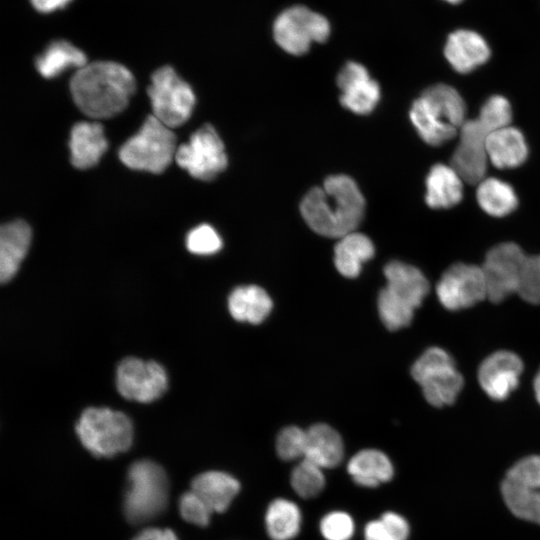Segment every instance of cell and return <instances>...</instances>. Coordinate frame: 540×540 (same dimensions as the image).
Segmentation results:
<instances>
[{
	"mask_svg": "<svg viewBox=\"0 0 540 540\" xmlns=\"http://www.w3.org/2000/svg\"><path fill=\"white\" fill-rule=\"evenodd\" d=\"M320 532L326 540H350L354 534L353 519L343 511L330 512L321 519Z\"/></svg>",
	"mask_w": 540,
	"mask_h": 540,
	"instance_id": "cell-39",
	"label": "cell"
},
{
	"mask_svg": "<svg viewBox=\"0 0 540 540\" xmlns=\"http://www.w3.org/2000/svg\"><path fill=\"white\" fill-rule=\"evenodd\" d=\"M168 497V478L160 465L143 459L129 467L123 509L131 524H142L159 516L167 507Z\"/></svg>",
	"mask_w": 540,
	"mask_h": 540,
	"instance_id": "cell-5",
	"label": "cell"
},
{
	"mask_svg": "<svg viewBox=\"0 0 540 540\" xmlns=\"http://www.w3.org/2000/svg\"><path fill=\"white\" fill-rule=\"evenodd\" d=\"M491 131L510 125L512 110L509 101L501 95H493L482 105L477 117Z\"/></svg>",
	"mask_w": 540,
	"mask_h": 540,
	"instance_id": "cell-35",
	"label": "cell"
},
{
	"mask_svg": "<svg viewBox=\"0 0 540 540\" xmlns=\"http://www.w3.org/2000/svg\"><path fill=\"white\" fill-rule=\"evenodd\" d=\"M476 198L481 209L494 217L506 216L518 205L513 187L498 178L483 179L478 185Z\"/></svg>",
	"mask_w": 540,
	"mask_h": 540,
	"instance_id": "cell-30",
	"label": "cell"
},
{
	"mask_svg": "<svg viewBox=\"0 0 540 540\" xmlns=\"http://www.w3.org/2000/svg\"><path fill=\"white\" fill-rule=\"evenodd\" d=\"M526 255L515 243L505 242L491 248L481 266L487 298L499 303L516 293Z\"/></svg>",
	"mask_w": 540,
	"mask_h": 540,
	"instance_id": "cell-12",
	"label": "cell"
},
{
	"mask_svg": "<svg viewBox=\"0 0 540 540\" xmlns=\"http://www.w3.org/2000/svg\"><path fill=\"white\" fill-rule=\"evenodd\" d=\"M32 6L39 12L50 13L66 7L72 0H30Z\"/></svg>",
	"mask_w": 540,
	"mask_h": 540,
	"instance_id": "cell-42",
	"label": "cell"
},
{
	"mask_svg": "<svg viewBox=\"0 0 540 540\" xmlns=\"http://www.w3.org/2000/svg\"><path fill=\"white\" fill-rule=\"evenodd\" d=\"M442 56L451 70L466 75L489 63L493 50L480 31L471 27H457L447 34Z\"/></svg>",
	"mask_w": 540,
	"mask_h": 540,
	"instance_id": "cell-15",
	"label": "cell"
},
{
	"mask_svg": "<svg viewBox=\"0 0 540 540\" xmlns=\"http://www.w3.org/2000/svg\"><path fill=\"white\" fill-rule=\"evenodd\" d=\"M491 131L478 119L466 120L459 130V142L451 166L469 184L480 183L487 170L486 140Z\"/></svg>",
	"mask_w": 540,
	"mask_h": 540,
	"instance_id": "cell-16",
	"label": "cell"
},
{
	"mask_svg": "<svg viewBox=\"0 0 540 540\" xmlns=\"http://www.w3.org/2000/svg\"><path fill=\"white\" fill-rule=\"evenodd\" d=\"M504 480L521 487L540 490V456L521 459L508 470Z\"/></svg>",
	"mask_w": 540,
	"mask_h": 540,
	"instance_id": "cell-37",
	"label": "cell"
},
{
	"mask_svg": "<svg viewBox=\"0 0 540 540\" xmlns=\"http://www.w3.org/2000/svg\"><path fill=\"white\" fill-rule=\"evenodd\" d=\"M86 64L85 53L66 40L51 42L35 59L37 71L48 79L70 68L80 69Z\"/></svg>",
	"mask_w": 540,
	"mask_h": 540,
	"instance_id": "cell-28",
	"label": "cell"
},
{
	"mask_svg": "<svg viewBox=\"0 0 540 540\" xmlns=\"http://www.w3.org/2000/svg\"><path fill=\"white\" fill-rule=\"evenodd\" d=\"M239 481L223 471H207L197 475L191 482L193 490L212 510L226 511L240 491Z\"/></svg>",
	"mask_w": 540,
	"mask_h": 540,
	"instance_id": "cell-23",
	"label": "cell"
},
{
	"mask_svg": "<svg viewBox=\"0 0 540 540\" xmlns=\"http://www.w3.org/2000/svg\"><path fill=\"white\" fill-rule=\"evenodd\" d=\"M344 456V444L340 434L331 426L318 423L306 430L305 459L319 467L334 468Z\"/></svg>",
	"mask_w": 540,
	"mask_h": 540,
	"instance_id": "cell-24",
	"label": "cell"
},
{
	"mask_svg": "<svg viewBox=\"0 0 540 540\" xmlns=\"http://www.w3.org/2000/svg\"><path fill=\"white\" fill-rule=\"evenodd\" d=\"M176 136L172 129L149 115L139 131L119 150V158L133 170L160 174L175 159Z\"/></svg>",
	"mask_w": 540,
	"mask_h": 540,
	"instance_id": "cell-7",
	"label": "cell"
},
{
	"mask_svg": "<svg viewBox=\"0 0 540 540\" xmlns=\"http://www.w3.org/2000/svg\"><path fill=\"white\" fill-rule=\"evenodd\" d=\"M306 450V430L296 426L285 427L276 439V452L284 461L304 458Z\"/></svg>",
	"mask_w": 540,
	"mask_h": 540,
	"instance_id": "cell-36",
	"label": "cell"
},
{
	"mask_svg": "<svg viewBox=\"0 0 540 540\" xmlns=\"http://www.w3.org/2000/svg\"><path fill=\"white\" fill-rule=\"evenodd\" d=\"M175 160L192 177L203 181L213 180L228 164L224 144L210 124L197 129L177 148Z\"/></svg>",
	"mask_w": 540,
	"mask_h": 540,
	"instance_id": "cell-11",
	"label": "cell"
},
{
	"mask_svg": "<svg viewBox=\"0 0 540 540\" xmlns=\"http://www.w3.org/2000/svg\"><path fill=\"white\" fill-rule=\"evenodd\" d=\"M439 1L450 6H459L463 4L466 0H439Z\"/></svg>",
	"mask_w": 540,
	"mask_h": 540,
	"instance_id": "cell-44",
	"label": "cell"
},
{
	"mask_svg": "<svg viewBox=\"0 0 540 540\" xmlns=\"http://www.w3.org/2000/svg\"><path fill=\"white\" fill-rule=\"evenodd\" d=\"M488 159L497 168L509 169L523 164L528 146L522 132L510 125L489 134L486 140Z\"/></svg>",
	"mask_w": 540,
	"mask_h": 540,
	"instance_id": "cell-21",
	"label": "cell"
},
{
	"mask_svg": "<svg viewBox=\"0 0 540 540\" xmlns=\"http://www.w3.org/2000/svg\"><path fill=\"white\" fill-rule=\"evenodd\" d=\"M70 160L78 169H88L98 164L108 149L103 126L98 122L76 123L70 133Z\"/></svg>",
	"mask_w": 540,
	"mask_h": 540,
	"instance_id": "cell-19",
	"label": "cell"
},
{
	"mask_svg": "<svg viewBox=\"0 0 540 540\" xmlns=\"http://www.w3.org/2000/svg\"><path fill=\"white\" fill-rule=\"evenodd\" d=\"M411 374L428 403L436 407L454 403L463 387L453 359L439 347L427 349L413 364Z\"/></svg>",
	"mask_w": 540,
	"mask_h": 540,
	"instance_id": "cell-8",
	"label": "cell"
},
{
	"mask_svg": "<svg viewBox=\"0 0 540 540\" xmlns=\"http://www.w3.org/2000/svg\"><path fill=\"white\" fill-rule=\"evenodd\" d=\"M408 522L394 512L384 513L380 519L370 521L364 528V540H407Z\"/></svg>",
	"mask_w": 540,
	"mask_h": 540,
	"instance_id": "cell-33",
	"label": "cell"
},
{
	"mask_svg": "<svg viewBox=\"0 0 540 540\" xmlns=\"http://www.w3.org/2000/svg\"><path fill=\"white\" fill-rule=\"evenodd\" d=\"M186 246L191 253L210 255L221 249L222 239L212 226L201 224L188 233Z\"/></svg>",
	"mask_w": 540,
	"mask_h": 540,
	"instance_id": "cell-38",
	"label": "cell"
},
{
	"mask_svg": "<svg viewBox=\"0 0 540 540\" xmlns=\"http://www.w3.org/2000/svg\"><path fill=\"white\" fill-rule=\"evenodd\" d=\"M374 252V245L368 236L356 231L348 233L339 238L335 245V267L344 277H357L363 263L370 260Z\"/></svg>",
	"mask_w": 540,
	"mask_h": 540,
	"instance_id": "cell-27",
	"label": "cell"
},
{
	"mask_svg": "<svg viewBox=\"0 0 540 540\" xmlns=\"http://www.w3.org/2000/svg\"><path fill=\"white\" fill-rule=\"evenodd\" d=\"M365 211V200L356 182L338 174L312 188L300 204L307 225L317 234L341 238L356 231Z\"/></svg>",
	"mask_w": 540,
	"mask_h": 540,
	"instance_id": "cell-1",
	"label": "cell"
},
{
	"mask_svg": "<svg viewBox=\"0 0 540 540\" xmlns=\"http://www.w3.org/2000/svg\"><path fill=\"white\" fill-rule=\"evenodd\" d=\"M341 90L340 102L350 111L366 115L374 110L380 99L379 84L360 63L347 62L337 76Z\"/></svg>",
	"mask_w": 540,
	"mask_h": 540,
	"instance_id": "cell-17",
	"label": "cell"
},
{
	"mask_svg": "<svg viewBox=\"0 0 540 540\" xmlns=\"http://www.w3.org/2000/svg\"><path fill=\"white\" fill-rule=\"evenodd\" d=\"M75 430L82 445L95 457H113L128 450L133 426L122 412L90 407L78 419Z\"/></svg>",
	"mask_w": 540,
	"mask_h": 540,
	"instance_id": "cell-6",
	"label": "cell"
},
{
	"mask_svg": "<svg viewBox=\"0 0 540 540\" xmlns=\"http://www.w3.org/2000/svg\"><path fill=\"white\" fill-rule=\"evenodd\" d=\"M147 93L152 115L169 128L179 127L190 118L195 105L194 92L171 66L154 71Z\"/></svg>",
	"mask_w": 540,
	"mask_h": 540,
	"instance_id": "cell-9",
	"label": "cell"
},
{
	"mask_svg": "<svg viewBox=\"0 0 540 540\" xmlns=\"http://www.w3.org/2000/svg\"><path fill=\"white\" fill-rule=\"evenodd\" d=\"M440 303L448 310L469 308L487 298L481 266L465 263L451 265L436 285Z\"/></svg>",
	"mask_w": 540,
	"mask_h": 540,
	"instance_id": "cell-14",
	"label": "cell"
},
{
	"mask_svg": "<svg viewBox=\"0 0 540 540\" xmlns=\"http://www.w3.org/2000/svg\"><path fill=\"white\" fill-rule=\"evenodd\" d=\"M463 198V179L451 165L431 167L426 177L425 201L433 209H447Z\"/></svg>",
	"mask_w": 540,
	"mask_h": 540,
	"instance_id": "cell-22",
	"label": "cell"
},
{
	"mask_svg": "<svg viewBox=\"0 0 540 540\" xmlns=\"http://www.w3.org/2000/svg\"><path fill=\"white\" fill-rule=\"evenodd\" d=\"M386 287L378 295V312L391 331L408 326L429 291L423 273L409 264L392 261L384 268Z\"/></svg>",
	"mask_w": 540,
	"mask_h": 540,
	"instance_id": "cell-4",
	"label": "cell"
},
{
	"mask_svg": "<svg viewBox=\"0 0 540 540\" xmlns=\"http://www.w3.org/2000/svg\"><path fill=\"white\" fill-rule=\"evenodd\" d=\"M501 493L508 509L518 518L540 524V490L504 480Z\"/></svg>",
	"mask_w": 540,
	"mask_h": 540,
	"instance_id": "cell-31",
	"label": "cell"
},
{
	"mask_svg": "<svg viewBox=\"0 0 540 540\" xmlns=\"http://www.w3.org/2000/svg\"><path fill=\"white\" fill-rule=\"evenodd\" d=\"M167 384L166 371L154 361L127 357L119 363L116 370L117 390L128 400L152 402L163 395Z\"/></svg>",
	"mask_w": 540,
	"mask_h": 540,
	"instance_id": "cell-13",
	"label": "cell"
},
{
	"mask_svg": "<svg viewBox=\"0 0 540 540\" xmlns=\"http://www.w3.org/2000/svg\"><path fill=\"white\" fill-rule=\"evenodd\" d=\"M523 363L510 351H497L488 356L478 370V381L494 400H503L518 386Z\"/></svg>",
	"mask_w": 540,
	"mask_h": 540,
	"instance_id": "cell-18",
	"label": "cell"
},
{
	"mask_svg": "<svg viewBox=\"0 0 540 540\" xmlns=\"http://www.w3.org/2000/svg\"><path fill=\"white\" fill-rule=\"evenodd\" d=\"M272 306L267 292L256 285L239 286L228 298L229 312L240 322L261 323L269 315Z\"/></svg>",
	"mask_w": 540,
	"mask_h": 540,
	"instance_id": "cell-26",
	"label": "cell"
},
{
	"mask_svg": "<svg viewBox=\"0 0 540 540\" xmlns=\"http://www.w3.org/2000/svg\"><path fill=\"white\" fill-rule=\"evenodd\" d=\"M290 483L298 496L310 499L322 492L326 482L322 468L303 458L292 470Z\"/></svg>",
	"mask_w": 540,
	"mask_h": 540,
	"instance_id": "cell-32",
	"label": "cell"
},
{
	"mask_svg": "<svg viewBox=\"0 0 540 540\" xmlns=\"http://www.w3.org/2000/svg\"><path fill=\"white\" fill-rule=\"evenodd\" d=\"M135 88L133 74L125 66L112 61L86 64L70 80L75 104L94 119H107L122 112Z\"/></svg>",
	"mask_w": 540,
	"mask_h": 540,
	"instance_id": "cell-2",
	"label": "cell"
},
{
	"mask_svg": "<svg viewBox=\"0 0 540 540\" xmlns=\"http://www.w3.org/2000/svg\"><path fill=\"white\" fill-rule=\"evenodd\" d=\"M347 472L357 485L375 488L390 481L394 469L386 454L376 449H364L350 458Z\"/></svg>",
	"mask_w": 540,
	"mask_h": 540,
	"instance_id": "cell-25",
	"label": "cell"
},
{
	"mask_svg": "<svg viewBox=\"0 0 540 540\" xmlns=\"http://www.w3.org/2000/svg\"><path fill=\"white\" fill-rule=\"evenodd\" d=\"M533 387H534L536 399L538 403L540 404V369L534 378Z\"/></svg>",
	"mask_w": 540,
	"mask_h": 540,
	"instance_id": "cell-43",
	"label": "cell"
},
{
	"mask_svg": "<svg viewBox=\"0 0 540 540\" xmlns=\"http://www.w3.org/2000/svg\"><path fill=\"white\" fill-rule=\"evenodd\" d=\"M32 232L23 220L3 224L0 229V280L10 281L26 256Z\"/></svg>",
	"mask_w": 540,
	"mask_h": 540,
	"instance_id": "cell-20",
	"label": "cell"
},
{
	"mask_svg": "<svg viewBox=\"0 0 540 540\" xmlns=\"http://www.w3.org/2000/svg\"><path fill=\"white\" fill-rule=\"evenodd\" d=\"M409 115L422 140L439 146L459 132L466 121V105L453 86L437 83L413 102Z\"/></svg>",
	"mask_w": 540,
	"mask_h": 540,
	"instance_id": "cell-3",
	"label": "cell"
},
{
	"mask_svg": "<svg viewBox=\"0 0 540 540\" xmlns=\"http://www.w3.org/2000/svg\"><path fill=\"white\" fill-rule=\"evenodd\" d=\"M329 34L328 20L302 5L285 9L273 24L276 43L292 55L305 54L313 42H325Z\"/></svg>",
	"mask_w": 540,
	"mask_h": 540,
	"instance_id": "cell-10",
	"label": "cell"
},
{
	"mask_svg": "<svg viewBox=\"0 0 540 540\" xmlns=\"http://www.w3.org/2000/svg\"><path fill=\"white\" fill-rule=\"evenodd\" d=\"M301 512L293 501L277 498L267 507L265 526L272 540H292L301 527Z\"/></svg>",
	"mask_w": 540,
	"mask_h": 540,
	"instance_id": "cell-29",
	"label": "cell"
},
{
	"mask_svg": "<svg viewBox=\"0 0 540 540\" xmlns=\"http://www.w3.org/2000/svg\"><path fill=\"white\" fill-rule=\"evenodd\" d=\"M179 510L185 521L200 527L209 524L211 514L213 513L208 505L193 490L181 495Z\"/></svg>",
	"mask_w": 540,
	"mask_h": 540,
	"instance_id": "cell-40",
	"label": "cell"
},
{
	"mask_svg": "<svg viewBox=\"0 0 540 540\" xmlns=\"http://www.w3.org/2000/svg\"><path fill=\"white\" fill-rule=\"evenodd\" d=\"M531 304H540V255L526 256L516 292Z\"/></svg>",
	"mask_w": 540,
	"mask_h": 540,
	"instance_id": "cell-34",
	"label": "cell"
},
{
	"mask_svg": "<svg viewBox=\"0 0 540 540\" xmlns=\"http://www.w3.org/2000/svg\"><path fill=\"white\" fill-rule=\"evenodd\" d=\"M132 540H178L170 529L147 528L141 531Z\"/></svg>",
	"mask_w": 540,
	"mask_h": 540,
	"instance_id": "cell-41",
	"label": "cell"
}]
</instances>
